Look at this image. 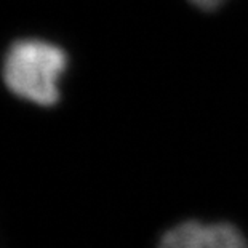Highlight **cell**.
I'll return each mask as SVG.
<instances>
[{
	"label": "cell",
	"instance_id": "cell-1",
	"mask_svg": "<svg viewBox=\"0 0 248 248\" xmlns=\"http://www.w3.org/2000/svg\"><path fill=\"white\" fill-rule=\"evenodd\" d=\"M67 64L60 46L44 40L26 39L12 45L3 64L7 87L19 98L39 106H51L60 99L58 80Z\"/></svg>",
	"mask_w": 248,
	"mask_h": 248
},
{
	"label": "cell",
	"instance_id": "cell-2",
	"mask_svg": "<svg viewBox=\"0 0 248 248\" xmlns=\"http://www.w3.org/2000/svg\"><path fill=\"white\" fill-rule=\"evenodd\" d=\"M159 248H248V242L232 224L187 221L165 232Z\"/></svg>",
	"mask_w": 248,
	"mask_h": 248
},
{
	"label": "cell",
	"instance_id": "cell-3",
	"mask_svg": "<svg viewBox=\"0 0 248 248\" xmlns=\"http://www.w3.org/2000/svg\"><path fill=\"white\" fill-rule=\"evenodd\" d=\"M191 2L199 8H203V10H213L216 7H219L224 0H191Z\"/></svg>",
	"mask_w": 248,
	"mask_h": 248
}]
</instances>
